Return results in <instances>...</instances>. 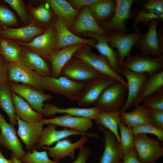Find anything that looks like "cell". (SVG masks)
I'll use <instances>...</instances> for the list:
<instances>
[{
    "instance_id": "36",
    "label": "cell",
    "mask_w": 163,
    "mask_h": 163,
    "mask_svg": "<svg viewBox=\"0 0 163 163\" xmlns=\"http://www.w3.org/2000/svg\"><path fill=\"white\" fill-rule=\"evenodd\" d=\"M13 40L1 38L0 54L6 62L19 60L23 47Z\"/></svg>"
},
{
    "instance_id": "27",
    "label": "cell",
    "mask_w": 163,
    "mask_h": 163,
    "mask_svg": "<svg viewBox=\"0 0 163 163\" xmlns=\"http://www.w3.org/2000/svg\"><path fill=\"white\" fill-rule=\"evenodd\" d=\"M72 29L77 33L91 32L107 35L97 23L88 6L83 8L79 16L72 26Z\"/></svg>"
},
{
    "instance_id": "3",
    "label": "cell",
    "mask_w": 163,
    "mask_h": 163,
    "mask_svg": "<svg viewBox=\"0 0 163 163\" xmlns=\"http://www.w3.org/2000/svg\"><path fill=\"white\" fill-rule=\"evenodd\" d=\"M163 56L152 58L130 54L123 61L121 70L127 69L137 73L147 74L149 76L163 71Z\"/></svg>"
},
{
    "instance_id": "15",
    "label": "cell",
    "mask_w": 163,
    "mask_h": 163,
    "mask_svg": "<svg viewBox=\"0 0 163 163\" xmlns=\"http://www.w3.org/2000/svg\"><path fill=\"white\" fill-rule=\"evenodd\" d=\"M88 137L86 136H82L77 141L72 142V139L68 137L56 142L53 147L44 146L42 149L47 150L49 157L54 161H59L61 159L68 157L74 160L75 158V150L84 146Z\"/></svg>"
},
{
    "instance_id": "19",
    "label": "cell",
    "mask_w": 163,
    "mask_h": 163,
    "mask_svg": "<svg viewBox=\"0 0 163 163\" xmlns=\"http://www.w3.org/2000/svg\"><path fill=\"white\" fill-rule=\"evenodd\" d=\"M98 129L104 134V151L98 163H117L122 161L123 155L120 143L114 134L101 126Z\"/></svg>"
},
{
    "instance_id": "53",
    "label": "cell",
    "mask_w": 163,
    "mask_h": 163,
    "mask_svg": "<svg viewBox=\"0 0 163 163\" xmlns=\"http://www.w3.org/2000/svg\"><path fill=\"white\" fill-rule=\"evenodd\" d=\"M117 163H122V161Z\"/></svg>"
},
{
    "instance_id": "47",
    "label": "cell",
    "mask_w": 163,
    "mask_h": 163,
    "mask_svg": "<svg viewBox=\"0 0 163 163\" xmlns=\"http://www.w3.org/2000/svg\"><path fill=\"white\" fill-rule=\"evenodd\" d=\"M90 153L89 149L83 146L79 149L77 158L72 163H86Z\"/></svg>"
},
{
    "instance_id": "4",
    "label": "cell",
    "mask_w": 163,
    "mask_h": 163,
    "mask_svg": "<svg viewBox=\"0 0 163 163\" xmlns=\"http://www.w3.org/2000/svg\"><path fill=\"white\" fill-rule=\"evenodd\" d=\"M159 21L154 20L147 25L148 30L137 41L134 45L139 49L141 55L155 58L163 56V47L162 37L159 36L157 30Z\"/></svg>"
},
{
    "instance_id": "32",
    "label": "cell",
    "mask_w": 163,
    "mask_h": 163,
    "mask_svg": "<svg viewBox=\"0 0 163 163\" xmlns=\"http://www.w3.org/2000/svg\"><path fill=\"white\" fill-rule=\"evenodd\" d=\"M0 108L7 115L10 123L17 125L12 91L7 82L0 84Z\"/></svg>"
},
{
    "instance_id": "54",
    "label": "cell",
    "mask_w": 163,
    "mask_h": 163,
    "mask_svg": "<svg viewBox=\"0 0 163 163\" xmlns=\"http://www.w3.org/2000/svg\"><path fill=\"white\" fill-rule=\"evenodd\" d=\"M1 30H0V32H1ZM0 38H1V37H0Z\"/></svg>"
},
{
    "instance_id": "7",
    "label": "cell",
    "mask_w": 163,
    "mask_h": 163,
    "mask_svg": "<svg viewBox=\"0 0 163 163\" xmlns=\"http://www.w3.org/2000/svg\"><path fill=\"white\" fill-rule=\"evenodd\" d=\"M134 148L142 163H155L163 156V148L158 140L151 138L146 134L135 135Z\"/></svg>"
},
{
    "instance_id": "18",
    "label": "cell",
    "mask_w": 163,
    "mask_h": 163,
    "mask_svg": "<svg viewBox=\"0 0 163 163\" xmlns=\"http://www.w3.org/2000/svg\"><path fill=\"white\" fill-rule=\"evenodd\" d=\"M18 124L17 133L25 145L27 151H30L38 143L43 131L44 124L39 121L27 122L16 115Z\"/></svg>"
},
{
    "instance_id": "8",
    "label": "cell",
    "mask_w": 163,
    "mask_h": 163,
    "mask_svg": "<svg viewBox=\"0 0 163 163\" xmlns=\"http://www.w3.org/2000/svg\"><path fill=\"white\" fill-rule=\"evenodd\" d=\"M101 75L85 62L73 56L62 68L60 75L73 81L87 83Z\"/></svg>"
},
{
    "instance_id": "41",
    "label": "cell",
    "mask_w": 163,
    "mask_h": 163,
    "mask_svg": "<svg viewBox=\"0 0 163 163\" xmlns=\"http://www.w3.org/2000/svg\"><path fill=\"white\" fill-rule=\"evenodd\" d=\"M142 102V105L149 110H163V90L147 97Z\"/></svg>"
},
{
    "instance_id": "13",
    "label": "cell",
    "mask_w": 163,
    "mask_h": 163,
    "mask_svg": "<svg viewBox=\"0 0 163 163\" xmlns=\"http://www.w3.org/2000/svg\"><path fill=\"white\" fill-rule=\"evenodd\" d=\"M119 74L123 76L126 79L127 97L123 106L120 111H126L135 105L148 75L146 73H134L125 69H121Z\"/></svg>"
},
{
    "instance_id": "11",
    "label": "cell",
    "mask_w": 163,
    "mask_h": 163,
    "mask_svg": "<svg viewBox=\"0 0 163 163\" xmlns=\"http://www.w3.org/2000/svg\"><path fill=\"white\" fill-rule=\"evenodd\" d=\"M7 83L12 92L22 97L34 110L41 114L44 102L52 99L51 94H45L29 85L12 82Z\"/></svg>"
},
{
    "instance_id": "28",
    "label": "cell",
    "mask_w": 163,
    "mask_h": 163,
    "mask_svg": "<svg viewBox=\"0 0 163 163\" xmlns=\"http://www.w3.org/2000/svg\"><path fill=\"white\" fill-rule=\"evenodd\" d=\"M57 18L68 27L72 26L78 14V11L65 0H47Z\"/></svg>"
},
{
    "instance_id": "33",
    "label": "cell",
    "mask_w": 163,
    "mask_h": 163,
    "mask_svg": "<svg viewBox=\"0 0 163 163\" xmlns=\"http://www.w3.org/2000/svg\"><path fill=\"white\" fill-rule=\"evenodd\" d=\"M116 6L115 0H97L88 7L96 21L105 22L113 16Z\"/></svg>"
},
{
    "instance_id": "42",
    "label": "cell",
    "mask_w": 163,
    "mask_h": 163,
    "mask_svg": "<svg viewBox=\"0 0 163 163\" xmlns=\"http://www.w3.org/2000/svg\"><path fill=\"white\" fill-rule=\"evenodd\" d=\"M134 134H150L157 138V139L163 141V129L158 128L152 123H146L138 125L132 128Z\"/></svg>"
},
{
    "instance_id": "23",
    "label": "cell",
    "mask_w": 163,
    "mask_h": 163,
    "mask_svg": "<svg viewBox=\"0 0 163 163\" xmlns=\"http://www.w3.org/2000/svg\"><path fill=\"white\" fill-rule=\"evenodd\" d=\"M86 45L79 44L66 46L50 54L46 59L51 64V76L56 78L60 77L63 67L77 51Z\"/></svg>"
},
{
    "instance_id": "10",
    "label": "cell",
    "mask_w": 163,
    "mask_h": 163,
    "mask_svg": "<svg viewBox=\"0 0 163 163\" xmlns=\"http://www.w3.org/2000/svg\"><path fill=\"white\" fill-rule=\"evenodd\" d=\"M6 62L8 72V82H21L44 92L41 87L42 77L37 72L19 60Z\"/></svg>"
},
{
    "instance_id": "50",
    "label": "cell",
    "mask_w": 163,
    "mask_h": 163,
    "mask_svg": "<svg viewBox=\"0 0 163 163\" xmlns=\"http://www.w3.org/2000/svg\"><path fill=\"white\" fill-rule=\"evenodd\" d=\"M0 163H14V162L11 158L8 159L4 157L0 158Z\"/></svg>"
},
{
    "instance_id": "5",
    "label": "cell",
    "mask_w": 163,
    "mask_h": 163,
    "mask_svg": "<svg viewBox=\"0 0 163 163\" xmlns=\"http://www.w3.org/2000/svg\"><path fill=\"white\" fill-rule=\"evenodd\" d=\"M73 56L82 60L101 74L113 78L127 87L126 81L111 68L106 58L94 53L87 45L77 51Z\"/></svg>"
},
{
    "instance_id": "12",
    "label": "cell",
    "mask_w": 163,
    "mask_h": 163,
    "mask_svg": "<svg viewBox=\"0 0 163 163\" xmlns=\"http://www.w3.org/2000/svg\"><path fill=\"white\" fill-rule=\"evenodd\" d=\"M116 80L110 76L101 74L86 83L76 101L80 106L85 107L94 104L103 91Z\"/></svg>"
},
{
    "instance_id": "51",
    "label": "cell",
    "mask_w": 163,
    "mask_h": 163,
    "mask_svg": "<svg viewBox=\"0 0 163 163\" xmlns=\"http://www.w3.org/2000/svg\"><path fill=\"white\" fill-rule=\"evenodd\" d=\"M11 157L14 163H26L21 161L20 159L16 158L12 153H11Z\"/></svg>"
},
{
    "instance_id": "46",
    "label": "cell",
    "mask_w": 163,
    "mask_h": 163,
    "mask_svg": "<svg viewBox=\"0 0 163 163\" xmlns=\"http://www.w3.org/2000/svg\"><path fill=\"white\" fill-rule=\"evenodd\" d=\"M8 72L6 62L0 54V84L8 82Z\"/></svg>"
},
{
    "instance_id": "34",
    "label": "cell",
    "mask_w": 163,
    "mask_h": 163,
    "mask_svg": "<svg viewBox=\"0 0 163 163\" xmlns=\"http://www.w3.org/2000/svg\"><path fill=\"white\" fill-rule=\"evenodd\" d=\"M163 70L148 76L135 106L139 105L147 97L163 90Z\"/></svg>"
},
{
    "instance_id": "44",
    "label": "cell",
    "mask_w": 163,
    "mask_h": 163,
    "mask_svg": "<svg viewBox=\"0 0 163 163\" xmlns=\"http://www.w3.org/2000/svg\"><path fill=\"white\" fill-rule=\"evenodd\" d=\"M143 6L145 10L154 13L163 19V1L149 0L146 1Z\"/></svg>"
},
{
    "instance_id": "1",
    "label": "cell",
    "mask_w": 163,
    "mask_h": 163,
    "mask_svg": "<svg viewBox=\"0 0 163 163\" xmlns=\"http://www.w3.org/2000/svg\"><path fill=\"white\" fill-rule=\"evenodd\" d=\"M86 84L62 76L58 78L49 76L42 77L41 87L43 91L63 95L70 101H74L77 100Z\"/></svg>"
},
{
    "instance_id": "24",
    "label": "cell",
    "mask_w": 163,
    "mask_h": 163,
    "mask_svg": "<svg viewBox=\"0 0 163 163\" xmlns=\"http://www.w3.org/2000/svg\"><path fill=\"white\" fill-rule=\"evenodd\" d=\"M53 24L56 33L58 50L66 46L79 44L93 46L97 42L95 39H85L74 34L69 31L63 22L58 18Z\"/></svg>"
},
{
    "instance_id": "6",
    "label": "cell",
    "mask_w": 163,
    "mask_h": 163,
    "mask_svg": "<svg viewBox=\"0 0 163 163\" xmlns=\"http://www.w3.org/2000/svg\"><path fill=\"white\" fill-rule=\"evenodd\" d=\"M135 31L127 34L116 30H111L110 35L106 36L107 41L113 48H116L120 59V70L122 63L126 58L130 54L132 48L144 34L140 31L137 26L134 28Z\"/></svg>"
},
{
    "instance_id": "16",
    "label": "cell",
    "mask_w": 163,
    "mask_h": 163,
    "mask_svg": "<svg viewBox=\"0 0 163 163\" xmlns=\"http://www.w3.org/2000/svg\"><path fill=\"white\" fill-rule=\"evenodd\" d=\"M0 144L11 151L13 154L20 159L25 152L17 135L14 126L8 123L0 112Z\"/></svg>"
},
{
    "instance_id": "9",
    "label": "cell",
    "mask_w": 163,
    "mask_h": 163,
    "mask_svg": "<svg viewBox=\"0 0 163 163\" xmlns=\"http://www.w3.org/2000/svg\"><path fill=\"white\" fill-rule=\"evenodd\" d=\"M18 42L19 45L28 47L34 53L46 59L50 54L58 50L56 33L53 24L30 42Z\"/></svg>"
},
{
    "instance_id": "43",
    "label": "cell",
    "mask_w": 163,
    "mask_h": 163,
    "mask_svg": "<svg viewBox=\"0 0 163 163\" xmlns=\"http://www.w3.org/2000/svg\"><path fill=\"white\" fill-rule=\"evenodd\" d=\"M155 20L162 21L161 19L157 15L146 10L140 11L137 14L134 23L133 27L135 28L139 22L148 25L151 21Z\"/></svg>"
},
{
    "instance_id": "31",
    "label": "cell",
    "mask_w": 163,
    "mask_h": 163,
    "mask_svg": "<svg viewBox=\"0 0 163 163\" xmlns=\"http://www.w3.org/2000/svg\"><path fill=\"white\" fill-rule=\"evenodd\" d=\"M16 115L27 122H36L43 119L40 113L34 110L22 97L12 91Z\"/></svg>"
},
{
    "instance_id": "14",
    "label": "cell",
    "mask_w": 163,
    "mask_h": 163,
    "mask_svg": "<svg viewBox=\"0 0 163 163\" xmlns=\"http://www.w3.org/2000/svg\"><path fill=\"white\" fill-rule=\"evenodd\" d=\"M115 1L116 6L113 14L108 21L102 23L101 28L105 31L116 30L125 33L127 31L126 21L131 17L130 9L134 1Z\"/></svg>"
},
{
    "instance_id": "38",
    "label": "cell",
    "mask_w": 163,
    "mask_h": 163,
    "mask_svg": "<svg viewBox=\"0 0 163 163\" xmlns=\"http://www.w3.org/2000/svg\"><path fill=\"white\" fill-rule=\"evenodd\" d=\"M18 24L13 11L3 0L0 1V30L18 26Z\"/></svg>"
},
{
    "instance_id": "25",
    "label": "cell",
    "mask_w": 163,
    "mask_h": 163,
    "mask_svg": "<svg viewBox=\"0 0 163 163\" xmlns=\"http://www.w3.org/2000/svg\"><path fill=\"white\" fill-rule=\"evenodd\" d=\"M45 29L30 22L28 25L22 27H11L1 30L0 36L2 38L19 40L24 43H27L35 37L43 34Z\"/></svg>"
},
{
    "instance_id": "37",
    "label": "cell",
    "mask_w": 163,
    "mask_h": 163,
    "mask_svg": "<svg viewBox=\"0 0 163 163\" xmlns=\"http://www.w3.org/2000/svg\"><path fill=\"white\" fill-rule=\"evenodd\" d=\"M120 132V145L123 155L134 148L135 134L132 128L127 127L120 122L118 126Z\"/></svg>"
},
{
    "instance_id": "35",
    "label": "cell",
    "mask_w": 163,
    "mask_h": 163,
    "mask_svg": "<svg viewBox=\"0 0 163 163\" xmlns=\"http://www.w3.org/2000/svg\"><path fill=\"white\" fill-rule=\"evenodd\" d=\"M94 120L97 125L112 132L120 143V136L118 132V126L121 122L120 111L107 112L101 110L97 118Z\"/></svg>"
},
{
    "instance_id": "45",
    "label": "cell",
    "mask_w": 163,
    "mask_h": 163,
    "mask_svg": "<svg viewBox=\"0 0 163 163\" xmlns=\"http://www.w3.org/2000/svg\"><path fill=\"white\" fill-rule=\"evenodd\" d=\"M149 110V115L152 123L155 126L163 129V110Z\"/></svg>"
},
{
    "instance_id": "52",
    "label": "cell",
    "mask_w": 163,
    "mask_h": 163,
    "mask_svg": "<svg viewBox=\"0 0 163 163\" xmlns=\"http://www.w3.org/2000/svg\"><path fill=\"white\" fill-rule=\"evenodd\" d=\"M4 157V156L2 154L0 151V158L3 157Z\"/></svg>"
},
{
    "instance_id": "29",
    "label": "cell",
    "mask_w": 163,
    "mask_h": 163,
    "mask_svg": "<svg viewBox=\"0 0 163 163\" xmlns=\"http://www.w3.org/2000/svg\"><path fill=\"white\" fill-rule=\"evenodd\" d=\"M45 2L36 6H34L30 3L26 5L30 22L42 28L44 25L49 23L52 19L51 7L48 3Z\"/></svg>"
},
{
    "instance_id": "30",
    "label": "cell",
    "mask_w": 163,
    "mask_h": 163,
    "mask_svg": "<svg viewBox=\"0 0 163 163\" xmlns=\"http://www.w3.org/2000/svg\"><path fill=\"white\" fill-rule=\"evenodd\" d=\"M131 112H120V121L127 127L132 128L136 126L152 123L149 110L142 105H138Z\"/></svg>"
},
{
    "instance_id": "39",
    "label": "cell",
    "mask_w": 163,
    "mask_h": 163,
    "mask_svg": "<svg viewBox=\"0 0 163 163\" xmlns=\"http://www.w3.org/2000/svg\"><path fill=\"white\" fill-rule=\"evenodd\" d=\"M31 151L26 152L20 160L26 163H60L59 161L50 159L46 150L38 151L35 146Z\"/></svg>"
},
{
    "instance_id": "40",
    "label": "cell",
    "mask_w": 163,
    "mask_h": 163,
    "mask_svg": "<svg viewBox=\"0 0 163 163\" xmlns=\"http://www.w3.org/2000/svg\"><path fill=\"white\" fill-rule=\"evenodd\" d=\"M6 3L13 9L19 16L21 20L24 25H28L30 23L28 14L26 7V5L23 0H3Z\"/></svg>"
},
{
    "instance_id": "26",
    "label": "cell",
    "mask_w": 163,
    "mask_h": 163,
    "mask_svg": "<svg viewBox=\"0 0 163 163\" xmlns=\"http://www.w3.org/2000/svg\"><path fill=\"white\" fill-rule=\"evenodd\" d=\"M25 47L22 48L19 60L42 77L51 76V67L45 58L34 53L28 47Z\"/></svg>"
},
{
    "instance_id": "17",
    "label": "cell",
    "mask_w": 163,
    "mask_h": 163,
    "mask_svg": "<svg viewBox=\"0 0 163 163\" xmlns=\"http://www.w3.org/2000/svg\"><path fill=\"white\" fill-rule=\"evenodd\" d=\"M43 128L40 140L35 147L40 149L43 146L50 147L53 143L64 138L73 135L86 136L89 137L99 138L98 135L95 133H82L74 130L65 128L58 130L56 129L55 125L49 124Z\"/></svg>"
},
{
    "instance_id": "21",
    "label": "cell",
    "mask_w": 163,
    "mask_h": 163,
    "mask_svg": "<svg viewBox=\"0 0 163 163\" xmlns=\"http://www.w3.org/2000/svg\"><path fill=\"white\" fill-rule=\"evenodd\" d=\"M101 109L95 106L90 108L70 107L60 108L56 105L44 103L41 114L45 117H51L57 113H65L71 116L96 119Z\"/></svg>"
},
{
    "instance_id": "49",
    "label": "cell",
    "mask_w": 163,
    "mask_h": 163,
    "mask_svg": "<svg viewBox=\"0 0 163 163\" xmlns=\"http://www.w3.org/2000/svg\"><path fill=\"white\" fill-rule=\"evenodd\" d=\"M97 0H71L69 2L76 10L85 6H90Z\"/></svg>"
},
{
    "instance_id": "22",
    "label": "cell",
    "mask_w": 163,
    "mask_h": 163,
    "mask_svg": "<svg viewBox=\"0 0 163 163\" xmlns=\"http://www.w3.org/2000/svg\"><path fill=\"white\" fill-rule=\"evenodd\" d=\"M82 34L85 36L93 37L97 40L93 46L97 50L100 55L106 58L111 68L119 74L120 59L119 54L108 43L106 35L91 32H85Z\"/></svg>"
},
{
    "instance_id": "2",
    "label": "cell",
    "mask_w": 163,
    "mask_h": 163,
    "mask_svg": "<svg viewBox=\"0 0 163 163\" xmlns=\"http://www.w3.org/2000/svg\"><path fill=\"white\" fill-rule=\"evenodd\" d=\"M127 91V87L117 81L103 91L94 105L105 111H120L124 104Z\"/></svg>"
},
{
    "instance_id": "48",
    "label": "cell",
    "mask_w": 163,
    "mask_h": 163,
    "mask_svg": "<svg viewBox=\"0 0 163 163\" xmlns=\"http://www.w3.org/2000/svg\"><path fill=\"white\" fill-rule=\"evenodd\" d=\"M122 161V163H142L139 159L134 148L123 155Z\"/></svg>"
},
{
    "instance_id": "20",
    "label": "cell",
    "mask_w": 163,
    "mask_h": 163,
    "mask_svg": "<svg viewBox=\"0 0 163 163\" xmlns=\"http://www.w3.org/2000/svg\"><path fill=\"white\" fill-rule=\"evenodd\" d=\"M92 120L87 118L65 114L54 116L52 118H43L39 121L44 124H52L82 133H87L88 130L93 128V123Z\"/></svg>"
}]
</instances>
